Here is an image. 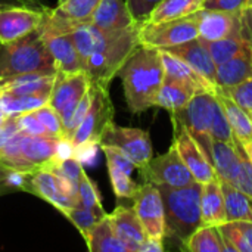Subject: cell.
I'll return each mask as SVG.
<instances>
[{
  "mask_svg": "<svg viewBox=\"0 0 252 252\" xmlns=\"http://www.w3.org/2000/svg\"><path fill=\"white\" fill-rule=\"evenodd\" d=\"M241 32L248 40L252 50V7L241 12Z\"/></svg>",
  "mask_w": 252,
  "mask_h": 252,
  "instance_id": "cell-49",
  "label": "cell"
},
{
  "mask_svg": "<svg viewBox=\"0 0 252 252\" xmlns=\"http://www.w3.org/2000/svg\"><path fill=\"white\" fill-rule=\"evenodd\" d=\"M139 171L145 182L154 183L155 186L168 185L174 188H183L196 182L174 145H171L165 154L154 157Z\"/></svg>",
  "mask_w": 252,
  "mask_h": 252,
  "instance_id": "cell-11",
  "label": "cell"
},
{
  "mask_svg": "<svg viewBox=\"0 0 252 252\" xmlns=\"http://www.w3.org/2000/svg\"><path fill=\"white\" fill-rule=\"evenodd\" d=\"M139 28L140 22H136L124 30L100 31L97 44L84 65L90 84L109 87L114 77L118 75L126 61L140 44Z\"/></svg>",
  "mask_w": 252,
  "mask_h": 252,
  "instance_id": "cell-2",
  "label": "cell"
},
{
  "mask_svg": "<svg viewBox=\"0 0 252 252\" xmlns=\"http://www.w3.org/2000/svg\"><path fill=\"white\" fill-rule=\"evenodd\" d=\"M173 126H174L173 145L176 146L177 152L180 154L183 162L186 164L195 180L204 185L219 179L211 161L207 158V155L196 143V140L188 133V130L177 121H173Z\"/></svg>",
  "mask_w": 252,
  "mask_h": 252,
  "instance_id": "cell-13",
  "label": "cell"
},
{
  "mask_svg": "<svg viewBox=\"0 0 252 252\" xmlns=\"http://www.w3.org/2000/svg\"><path fill=\"white\" fill-rule=\"evenodd\" d=\"M90 22L100 31H117L134 25L136 21L124 0H102Z\"/></svg>",
  "mask_w": 252,
  "mask_h": 252,
  "instance_id": "cell-19",
  "label": "cell"
},
{
  "mask_svg": "<svg viewBox=\"0 0 252 252\" xmlns=\"http://www.w3.org/2000/svg\"><path fill=\"white\" fill-rule=\"evenodd\" d=\"M161 56H162V63H164V71H165L167 78L182 81V83L193 87L196 92H211V93L217 92V86L211 84L208 80L201 77L192 66H189L179 56H176L164 49H161Z\"/></svg>",
  "mask_w": 252,
  "mask_h": 252,
  "instance_id": "cell-21",
  "label": "cell"
},
{
  "mask_svg": "<svg viewBox=\"0 0 252 252\" xmlns=\"http://www.w3.org/2000/svg\"><path fill=\"white\" fill-rule=\"evenodd\" d=\"M7 174H9V167H4L0 162V196L12 193L9 186H7Z\"/></svg>",
  "mask_w": 252,
  "mask_h": 252,
  "instance_id": "cell-51",
  "label": "cell"
},
{
  "mask_svg": "<svg viewBox=\"0 0 252 252\" xmlns=\"http://www.w3.org/2000/svg\"><path fill=\"white\" fill-rule=\"evenodd\" d=\"M34 114L37 115V118L41 121V124L46 127L47 133L50 137H56V139H66L65 137V128H63V123L61 115L49 105H43L38 109L34 111Z\"/></svg>",
  "mask_w": 252,
  "mask_h": 252,
  "instance_id": "cell-41",
  "label": "cell"
},
{
  "mask_svg": "<svg viewBox=\"0 0 252 252\" xmlns=\"http://www.w3.org/2000/svg\"><path fill=\"white\" fill-rule=\"evenodd\" d=\"M164 50H168L170 53L183 59L201 77L208 80L211 84L217 86V83H216L217 65L214 62V59L211 58V53H210L205 41H202L201 38H193V40H189L186 43H182L179 46H173V47H168Z\"/></svg>",
  "mask_w": 252,
  "mask_h": 252,
  "instance_id": "cell-16",
  "label": "cell"
},
{
  "mask_svg": "<svg viewBox=\"0 0 252 252\" xmlns=\"http://www.w3.org/2000/svg\"><path fill=\"white\" fill-rule=\"evenodd\" d=\"M100 149L103 151L105 157H106V164L111 167H117L128 174H131V171L136 168V165L126 157L123 155L118 149L111 148V146H100Z\"/></svg>",
  "mask_w": 252,
  "mask_h": 252,
  "instance_id": "cell-46",
  "label": "cell"
},
{
  "mask_svg": "<svg viewBox=\"0 0 252 252\" xmlns=\"http://www.w3.org/2000/svg\"><path fill=\"white\" fill-rule=\"evenodd\" d=\"M205 44H207L216 65L224 63L229 59H233L247 52L252 53L248 40L241 32V22H239V27L230 35H227L221 40H216V41H205Z\"/></svg>",
  "mask_w": 252,
  "mask_h": 252,
  "instance_id": "cell-29",
  "label": "cell"
},
{
  "mask_svg": "<svg viewBox=\"0 0 252 252\" xmlns=\"http://www.w3.org/2000/svg\"><path fill=\"white\" fill-rule=\"evenodd\" d=\"M252 7V0H204V9L239 13Z\"/></svg>",
  "mask_w": 252,
  "mask_h": 252,
  "instance_id": "cell-45",
  "label": "cell"
},
{
  "mask_svg": "<svg viewBox=\"0 0 252 252\" xmlns=\"http://www.w3.org/2000/svg\"><path fill=\"white\" fill-rule=\"evenodd\" d=\"M0 4H1V3H0Z\"/></svg>",
  "mask_w": 252,
  "mask_h": 252,
  "instance_id": "cell-55",
  "label": "cell"
},
{
  "mask_svg": "<svg viewBox=\"0 0 252 252\" xmlns=\"http://www.w3.org/2000/svg\"><path fill=\"white\" fill-rule=\"evenodd\" d=\"M134 211L143 224L149 238L164 239L165 236V213L164 202L158 186L145 182L139 186L134 198Z\"/></svg>",
  "mask_w": 252,
  "mask_h": 252,
  "instance_id": "cell-12",
  "label": "cell"
},
{
  "mask_svg": "<svg viewBox=\"0 0 252 252\" xmlns=\"http://www.w3.org/2000/svg\"><path fill=\"white\" fill-rule=\"evenodd\" d=\"M211 164L220 182H226L235 186L241 168V157L236 142L226 143L220 140H213Z\"/></svg>",
  "mask_w": 252,
  "mask_h": 252,
  "instance_id": "cell-23",
  "label": "cell"
},
{
  "mask_svg": "<svg viewBox=\"0 0 252 252\" xmlns=\"http://www.w3.org/2000/svg\"><path fill=\"white\" fill-rule=\"evenodd\" d=\"M198 93L193 87L173 80V78H164L162 86L158 92V96L155 99V106L162 108L165 111L171 112H177L183 108H186V105L190 102V99L193 97V94Z\"/></svg>",
  "mask_w": 252,
  "mask_h": 252,
  "instance_id": "cell-27",
  "label": "cell"
},
{
  "mask_svg": "<svg viewBox=\"0 0 252 252\" xmlns=\"http://www.w3.org/2000/svg\"><path fill=\"white\" fill-rule=\"evenodd\" d=\"M198 35L199 32L196 13L157 24L140 22L139 28V43L142 46L157 49H168L173 46H179L189 40L198 38Z\"/></svg>",
  "mask_w": 252,
  "mask_h": 252,
  "instance_id": "cell-7",
  "label": "cell"
},
{
  "mask_svg": "<svg viewBox=\"0 0 252 252\" xmlns=\"http://www.w3.org/2000/svg\"><path fill=\"white\" fill-rule=\"evenodd\" d=\"M201 211L202 226H220L227 221L224 195L219 179L202 185Z\"/></svg>",
  "mask_w": 252,
  "mask_h": 252,
  "instance_id": "cell-24",
  "label": "cell"
},
{
  "mask_svg": "<svg viewBox=\"0 0 252 252\" xmlns=\"http://www.w3.org/2000/svg\"><path fill=\"white\" fill-rule=\"evenodd\" d=\"M161 1L162 0H126L133 18L139 22H143L145 19H148L151 12Z\"/></svg>",
  "mask_w": 252,
  "mask_h": 252,
  "instance_id": "cell-47",
  "label": "cell"
},
{
  "mask_svg": "<svg viewBox=\"0 0 252 252\" xmlns=\"http://www.w3.org/2000/svg\"><path fill=\"white\" fill-rule=\"evenodd\" d=\"M224 252H252V221H226L219 226Z\"/></svg>",
  "mask_w": 252,
  "mask_h": 252,
  "instance_id": "cell-30",
  "label": "cell"
},
{
  "mask_svg": "<svg viewBox=\"0 0 252 252\" xmlns=\"http://www.w3.org/2000/svg\"><path fill=\"white\" fill-rule=\"evenodd\" d=\"M242 145H244V149H245V152H247V155H248V158H250L252 164V143H242Z\"/></svg>",
  "mask_w": 252,
  "mask_h": 252,
  "instance_id": "cell-52",
  "label": "cell"
},
{
  "mask_svg": "<svg viewBox=\"0 0 252 252\" xmlns=\"http://www.w3.org/2000/svg\"><path fill=\"white\" fill-rule=\"evenodd\" d=\"M90 89V80L86 71L78 72H58L52 93L49 96V105L61 115L63 128L71 121L78 103Z\"/></svg>",
  "mask_w": 252,
  "mask_h": 252,
  "instance_id": "cell-9",
  "label": "cell"
},
{
  "mask_svg": "<svg viewBox=\"0 0 252 252\" xmlns=\"http://www.w3.org/2000/svg\"><path fill=\"white\" fill-rule=\"evenodd\" d=\"M165 213V236L186 241L202 226L201 193L202 183L195 182L189 186L174 188L158 185Z\"/></svg>",
  "mask_w": 252,
  "mask_h": 252,
  "instance_id": "cell-4",
  "label": "cell"
},
{
  "mask_svg": "<svg viewBox=\"0 0 252 252\" xmlns=\"http://www.w3.org/2000/svg\"><path fill=\"white\" fill-rule=\"evenodd\" d=\"M19 131L18 123H16V115H10L6 118V121L0 126V151L4 146V143L16 133Z\"/></svg>",
  "mask_w": 252,
  "mask_h": 252,
  "instance_id": "cell-48",
  "label": "cell"
},
{
  "mask_svg": "<svg viewBox=\"0 0 252 252\" xmlns=\"http://www.w3.org/2000/svg\"><path fill=\"white\" fill-rule=\"evenodd\" d=\"M84 241L92 252H128L124 242L117 236L108 216L94 224Z\"/></svg>",
  "mask_w": 252,
  "mask_h": 252,
  "instance_id": "cell-28",
  "label": "cell"
},
{
  "mask_svg": "<svg viewBox=\"0 0 252 252\" xmlns=\"http://www.w3.org/2000/svg\"><path fill=\"white\" fill-rule=\"evenodd\" d=\"M224 202L227 221H252V198L235 188L230 183L220 182Z\"/></svg>",
  "mask_w": 252,
  "mask_h": 252,
  "instance_id": "cell-32",
  "label": "cell"
},
{
  "mask_svg": "<svg viewBox=\"0 0 252 252\" xmlns=\"http://www.w3.org/2000/svg\"><path fill=\"white\" fill-rule=\"evenodd\" d=\"M216 93L198 92L193 94L186 108L171 112V120L180 123L188 133L196 140L207 158H213V137H211V123L214 114Z\"/></svg>",
  "mask_w": 252,
  "mask_h": 252,
  "instance_id": "cell-5",
  "label": "cell"
},
{
  "mask_svg": "<svg viewBox=\"0 0 252 252\" xmlns=\"http://www.w3.org/2000/svg\"><path fill=\"white\" fill-rule=\"evenodd\" d=\"M49 102L47 96H40V94H6L0 93V109L7 115H19L24 112L35 111L40 106L46 105Z\"/></svg>",
  "mask_w": 252,
  "mask_h": 252,
  "instance_id": "cell-34",
  "label": "cell"
},
{
  "mask_svg": "<svg viewBox=\"0 0 252 252\" xmlns=\"http://www.w3.org/2000/svg\"><path fill=\"white\" fill-rule=\"evenodd\" d=\"M100 146H111L126 155L137 170L143 168L152 158V142L149 133L140 128L121 127L114 121L105 128L100 137Z\"/></svg>",
  "mask_w": 252,
  "mask_h": 252,
  "instance_id": "cell-8",
  "label": "cell"
},
{
  "mask_svg": "<svg viewBox=\"0 0 252 252\" xmlns=\"http://www.w3.org/2000/svg\"><path fill=\"white\" fill-rule=\"evenodd\" d=\"M16 123H18V128L25 134H30V136H49L46 127L37 118L34 111L16 115Z\"/></svg>",
  "mask_w": 252,
  "mask_h": 252,
  "instance_id": "cell-43",
  "label": "cell"
},
{
  "mask_svg": "<svg viewBox=\"0 0 252 252\" xmlns=\"http://www.w3.org/2000/svg\"><path fill=\"white\" fill-rule=\"evenodd\" d=\"M164 251V245H162V239H157V238H146L143 241V244L140 245L139 252H162Z\"/></svg>",
  "mask_w": 252,
  "mask_h": 252,
  "instance_id": "cell-50",
  "label": "cell"
},
{
  "mask_svg": "<svg viewBox=\"0 0 252 252\" xmlns=\"http://www.w3.org/2000/svg\"><path fill=\"white\" fill-rule=\"evenodd\" d=\"M204 7V0H162L143 22L157 24L189 16Z\"/></svg>",
  "mask_w": 252,
  "mask_h": 252,
  "instance_id": "cell-31",
  "label": "cell"
},
{
  "mask_svg": "<svg viewBox=\"0 0 252 252\" xmlns=\"http://www.w3.org/2000/svg\"><path fill=\"white\" fill-rule=\"evenodd\" d=\"M216 97L224 109V114L229 120V124L233 130V134L242 143H252V118L248 111L238 105L229 94L217 87Z\"/></svg>",
  "mask_w": 252,
  "mask_h": 252,
  "instance_id": "cell-25",
  "label": "cell"
},
{
  "mask_svg": "<svg viewBox=\"0 0 252 252\" xmlns=\"http://www.w3.org/2000/svg\"><path fill=\"white\" fill-rule=\"evenodd\" d=\"M30 195L49 202L59 213L66 208L80 205L77 185L46 168L32 171Z\"/></svg>",
  "mask_w": 252,
  "mask_h": 252,
  "instance_id": "cell-10",
  "label": "cell"
},
{
  "mask_svg": "<svg viewBox=\"0 0 252 252\" xmlns=\"http://www.w3.org/2000/svg\"><path fill=\"white\" fill-rule=\"evenodd\" d=\"M182 244L190 252H224V241L219 226H201Z\"/></svg>",
  "mask_w": 252,
  "mask_h": 252,
  "instance_id": "cell-33",
  "label": "cell"
},
{
  "mask_svg": "<svg viewBox=\"0 0 252 252\" xmlns=\"http://www.w3.org/2000/svg\"><path fill=\"white\" fill-rule=\"evenodd\" d=\"M63 1H65V0H58V4H59V3H63Z\"/></svg>",
  "mask_w": 252,
  "mask_h": 252,
  "instance_id": "cell-53",
  "label": "cell"
},
{
  "mask_svg": "<svg viewBox=\"0 0 252 252\" xmlns=\"http://www.w3.org/2000/svg\"><path fill=\"white\" fill-rule=\"evenodd\" d=\"M21 137L22 131H16L1 148L0 151V162L4 167H9L12 170H19V171H34L38 168H34L24 157L21 151Z\"/></svg>",
  "mask_w": 252,
  "mask_h": 252,
  "instance_id": "cell-36",
  "label": "cell"
},
{
  "mask_svg": "<svg viewBox=\"0 0 252 252\" xmlns=\"http://www.w3.org/2000/svg\"><path fill=\"white\" fill-rule=\"evenodd\" d=\"M250 115H251V118H252V112H250Z\"/></svg>",
  "mask_w": 252,
  "mask_h": 252,
  "instance_id": "cell-54",
  "label": "cell"
},
{
  "mask_svg": "<svg viewBox=\"0 0 252 252\" xmlns=\"http://www.w3.org/2000/svg\"><path fill=\"white\" fill-rule=\"evenodd\" d=\"M99 34H100V30L96 28L92 22H81V24L75 25V28L71 31L74 46H75L80 61L83 63V69H84V65L87 62L89 56L93 53V50L97 44Z\"/></svg>",
  "mask_w": 252,
  "mask_h": 252,
  "instance_id": "cell-35",
  "label": "cell"
},
{
  "mask_svg": "<svg viewBox=\"0 0 252 252\" xmlns=\"http://www.w3.org/2000/svg\"><path fill=\"white\" fill-rule=\"evenodd\" d=\"M92 86V102L90 108L78 126L75 133L71 137V143L74 149H80L83 146L99 145L100 137L105 128L114 121V105L109 99V87Z\"/></svg>",
  "mask_w": 252,
  "mask_h": 252,
  "instance_id": "cell-6",
  "label": "cell"
},
{
  "mask_svg": "<svg viewBox=\"0 0 252 252\" xmlns=\"http://www.w3.org/2000/svg\"><path fill=\"white\" fill-rule=\"evenodd\" d=\"M118 75L123 81L127 106L133 114L155 106V99L165 78L161 49L139 44Z\"/></svg>",
  "mask_w": 252,
  "mask_h": 252,
  "instance_id": "cell-1",
  "label": "cell"
},
{
  "mask_svg": "<svg viewBox=\"0 0 252 252\" xmlns=\"http://www.w3.org/2000/svg\"><path fill=\"white\" fill-rule=\"evenodd\" d=\"M53 61L58 72H78L84 71L77 49L74 46L71 32L65 34H41Z\"/></svg>",
  "mask_w": 252,
  "mask_h": 252,
  "instance_id": "cell-18",
  "label": "cell"
},
{
  "mask_svg": "<svg viewBox=\"0 0 252 252\" xmlns=\"http://www.w3.org/2000/svg\"><path fill=\"white\" fill-rule=\"evenodd\" d=\"M25 74H58L55 61L38 30L18 40L0 43V80Z\"/></svg>",
  "mask_w": 252,
  "mask_h": 252,
  "instance_id": "cell-3",
  "label": "cell"
},
{
  "mask_svg": "<svg viewBox=\"0 0 252 252\" xmlns=\"http://www.w3.org/2000/svg\"><path fill=\"white\" fill-rule=\"evenodd\" d=\"M56 75L46 74H25L6 80H0V93L6 94H40L50 96Z\"/></svg>",
  "mask_w": 252,
  "mask_h": 252,
  "instance_id": "cell-22",
  "label": "cell"
},
{
  "mask_svg": "<svg viewBox=\"0 0 252 252\" xmlns=\"http://www.w3.org/2000/svg\"><path fill=\"white\" fill-rule=\"evenodd\" d=\"M108 171L115 196L118 199H133L139 189V185L133 182L130 174L111 165H108Z\"/></svg>",
  "mask_w": 252,
  "mask_h": 252,
  "instance_id": "cell-39",
  "label": "cell"
},
{
  "mask_svg": "<svg viewBox=\"0 0 252 252\" xmlns=\"http://www.w3.org/2000/svg\"><path fill=\"white\" fill-rule=\"evenodd\" d=\"M43 10L25 6H0V43H9L35 31L41 22Z\"/></svg>",
  "mask_w": 252,
  "mask_h": 252,
  "instance_id": "cell-14",
  "label": "cell"
},
{
  "mask_svg": "<svg viewBox=\"0 0 252 252\" xmlns=\"http://www.w3.org/2000/svg\"><path fill=\"white\" fill-rule=\"evenodd\" d=\"M211 137L213 140H220L226 143H235V134L229 124V120L224 114L223 106L216 97L214 103V114H213V123H211Z\"/></svg>",
  "mask_w": 252,
  "mask_h": 252,
  "instance_id": "cell-40",
  "label": "cell"
},
{
  "mask_svg": "<svg viewBox=\"0 0 252 252\" xmlns=\"http://www.w3.org/2000/svg\"><path fill=\"white\" fill-rule=\"evenodd\" d=\"M0 6H1V4H0Z\"/></svg>",
  "mask_w": 252,
  "mask_h": 252,
  "instance_id": "cell-56",
  "label": "cell"
},
{
  "mask_svg": "<svg viewBox=\"0 0 252 252\" xmlns=\"http://www.w3.org/2000/svg\"><path fill=\"white\" fill-rule=\"evenodd\" d=\"M235 142L238 145V151H239V157H241V168H239V176L236 179L235 188H238L239 190H242L244 193H247L248 196L252 198V164L244 149V145L241 140H238L235 137Z\"/></svg>",
  "mask_w": 252,
  "mask_h": 252,
  "instance_id": "cell-42",
  "label": "cell"
},
{
  "mask_svg": "<svg viewBox=\"0 0 252 252\" xmlns=\"http://www.w3.org/2000/svg\"><path fill=\"white\" fill-rule=\"evenodd\" d=\"M62 216H65L75 227L77 230L80 232V235L86 239L89 232L94 227V224L103 219L100 217L99 214H96L94 211L83 207V205H77V207H71V208H66L61 213Z\"/></svg>",
  "mask_w": 252,
  "mask_h": 252,
  "instance_id": "cell-38",
  "label": "cell"
},
{
  "mask_svg": "<svg viewBox=\"0 0 252 252\" xmlns=\"http://www.w3.org/2000/svg\"><path fill=\"white\" fill-rule=\"evenodd\" d=\"M223 90V89H221ZM226 94H229L238 105H241L245 111L252 112V78L230 87L227 90H223Z\"/></svg>",
  "mask_w": 252,
  "mask_h": 252,
  "instance_id": "cell-44",
  "label": "cell"
},
{
  "mask_svg": "<svg viewBox=\"0 0 252 252\" xmlns=\"http://www.w3.org/2000/svg\"><path fill=\"white\" fill-rule=\"evenodd\" d=\"M108 217L117 236L124 242L128 252H139L140 245L148 238V235L134 208L118 205L111 214H108Z\"/></svg>",
  "mask_w": 252,
  "mask_h": 252,
  "instance_id": "cell-17",
  "label": "cell"
},
{
  "mask_svg": "<svg viewBox=\"0 0 252 252\" xmlns=\"http://www.w3.org/2000/svg\"><path fill=\"white\" fill-rule=\"evenodd\" d=\"M198 16V38L202 41H216L230 35L241 22V12H224V10H211L199 9L195 12Z\"/></svg>",
  "mask_w": 252,
  "mask_h": 252,
  "instance_id": "cell-15",
  "label": "cell"
},
{
  "mask_svg": "<svg viewBox=\"0 0 252 252\" xmlns=\"http://www.w3.org/2000/svg\"><path fill=\"white\" fill-rule=\"evenodd\" d=\"M78 198H80V205L94 211L100 217L108 216L105 213V210H103L99 190H97L96 185L92 182V179L87 176L84 168L81 170V176H80V180H78Z\"/></svg>",
  "mask_w": 252,
  "mask_h": 252,
  "instance_id": "cell-37",
  "label": "cell"
},
{
  "mask_svg": "<svg viewBox=\"0 0 252 252\" xmlns=\"http://www.w3.org/2000/svg\"><path fill=\"white\" fill-rule=\"evenodd\" d=\"M252 78V53L247 52L217 65V87L227 90Z\"/></svg>",
  "mask_w": 252,
  "mask_h": 252,
  "instance_id": "cell-26",
  "label": "cell"
},
{
  "mask_svg": "<svg viewBox=\"0 0 252 252\" xmlns=\"http://www.w3.org/2000/svg\"><path fill=\"white\" fill-rule=\"evenodd\" d=\"M59 142L61 139L50 136H30L22 133L21 151L34 168H44L58 159Z\"/></svg>",
  "mask_w": 252,
  "mask_h": 252,
  "instance_id": "cell-20",
  "label": "cell"
}]
</instances>
